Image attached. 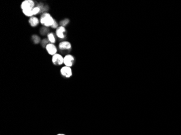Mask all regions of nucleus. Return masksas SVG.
Masks as SVG:
<instances>
[{
  "label": "nucleus",
  "instance_id": "obj_1",
  "mask_svg": "<svg viewBox=\"0 0 181 135\" xmlns=\"http://www.w3.org/2000/svg\"><path fill=\"white\" fill-rule=\"evenodd\" d=\"M54 19L51 15L47 12H44L41 15L40 19V22L44 25L45 27H51V26L53 24L54 22Z\"/></svg>",
  "mask_w": 181,
  "mask_h": 135
},
{
  "label": "nucleus",
  "instance_id": "obj_2",
  "mask_svg": "<svg viewBox=\"0 0 181 135\" xmlns=\"http://www.w3.org/2000/svg\"><path fill=\"white\" fill-rule=\"evenodd\" d=\"M35 7V2L33 0H24L22 2L20 8L22 10H31Z\"/></svg>",
  "mask_w": 181,
  "mask_h": 135
},
{
  "label": "nucleus",
  "instance_id": "obj_3",
  "mask_svg": "<svg viewBox=\"0 0 181 135\" xmlns=\"http://www.w3.org/2000/svg\"><path fill=\"white\" fill-rule=\"evenodd\" d=\"M52 62L54 66H60L64 64V57L60 54L57 53L52 57Z\"/></svg>",
  "mask_w": 181,
  "mask_h": 135
},
{
  "label": "nucleus",
  "instance_id": "obj_4",
  "mask_svg": "<svg viewBox=\"0 0 181 135\" xmlns=\"http://www.w3.org/2000/svg\"><path fill=\"white\" fill-rule=\"evenodd\" d=\"M75 58L71 54H67L64 57V64L65 66L71 68L73 67L74 63Z\"/></svg>",
  "mask_w": 181,
  "mask_h": 135
},
{
  "label": "nucleus",
  "instance_id": "obj_5",
  "mask_svg": "<svg viewBox=\"0 0 181 135\" xmlns=\"http://www.w3.org/2000/svg\"><path fill=\"white\" fill-rule=\"evenodd\" d=\"M60 72L61 75L66 78H69L73 75L72 69L69 67L64 66L60 69Z\"/></svg>",
  "mask_w": 181,
  "mask_h": 135
},
{
  "label": "nucleus",
  "instance_id": "obj_6",
  "mask_svg": "<svg viewBox=\"0 0 181 135\" xmlns=\"http://www.w3.org/2000/svg\"><path fill=\"white\" fill-rule=\"evenodd\" d=\"M45 49L47 53L51 56H53L54 55L57 54V51H58L56 46L54 44L51 43H49L46 46Z\"/></svg>",
  "mask_w": 181,
  "mask_h": 135
},
{
  "label": "nucleus",
  "instance_id": "obj_7",
  "mask_svg": "<svg viewBox=\"0 0 181 135\" xmlns=\"http://www.w3.org/2000/svg\"><path fill=\"white\" fill-rule=\"evenodd\" d=\"M59 48L61 50H69L72 48V44L67 41H63L59 43Z\"/></svg>",
  "mask_w": 181,
  "mask_h": 135
},
{
  "label": "nucleus",
  "instance_id": "obj_8",
  "mask_svg": "<svg viewBox=\"0 0 181 135\" xmlns=\"http://www.w3.org/2000/svg\"><path fill=\"white\" fill-rule=\"evenodd\" d=\"M66 32L65 27L59 26V27L55 30L56 36L60 39H64L65 37V33Z\"/></svg>",
  "mask_w": 181,
  "mask_h": 135
},
{
  "label": "nucleus",
  "instance_id": "obj_9",
  "mask_svg": "<svg viewBox=\"0 0 181 135\" xmlns=\"http://www.w3.org/2000/svg\"><path fill=\"white\" fill-rule=\"evenodd\" d=\"M28 22L32 27H36L40 23V20L36 16H32L29 18Z\"/></svg>",
  "mask_w": 181,
  "mask_h": 135
},
{
  "label": "nucleus",
  "instance_id": "obj_10",
  "mask_svg": "<svg viewBox=\"0 0 181 135\" xmlns=\"http://www.w3.org/2000/svg\"><path fill=\"white\" fill-rule=\"evenodd\" d=\"M47 39L51 43L54 44L56 42V39L55 37V35L53 33H49L47 34Z\"/></svg>",
  "mask_w": 181,
  "mask_h": 135
},
{
  "label": "nucleus",
  "instance_id": "obj_11",
  "mask_svg": "<svg viewBox=\"0 0 181 135\" xmlns=\"http://www.w3.org/2000/svg\"><path fill=\"white\" fill-rule=\"evenodd\" d=\"M32 40L35 44H39L41 41V38L37 35H33L32 36Z\"/></svg>",
  "mask_w": 181,
  "mask_h": 135
},
{
  "label": "nucleus",
  "instance_id": "obj_12",
  "mask_svg": "<svg viewBox=\"0 0 181 135\" xmlns=\"http://www.w3.org/2000/svg\"><path fill=\"white\" fill-rule=\"evenodd\" d=\"M69 23V20L68 19H65L60 21L59 24H60V26H62V27H65L66 25L68 24Z\"/></svg>",
  "mask_w": 181,
  "mask_h": 135
},
{
  "label": "nucleus",
  "instance_id": "obj_13",
  "mask_svg": "<svg viewBox=\"0 0 181 135\" xmlns=\"http://www.w3.org/2000/svg\"><path fill=\"white\" fill-rule=\"evenodd\" d=\"M22 11L23 14L27 17H29V18L31 17L34 16V14L32 10H22Z\"/></svg>",
  "mask_w": 181,
  "mask_h": 135
},
{
  "label": "nucleus",
  "instance_id": "obj_14",
  "mask_svg": "<svg viewBox=\"0 0 181 135\" xmlns=\"http://www.w3.org/2000/svg\"><path fill=\"white\" fill-rule=\"evenodd\" d=\"M33 12V14H34V16L35 15H36L38 14H39V13H40V8L38 6H35L33 9V10H32Z\"/></svg>",
  "mask_w": 181,
  "mask_h": 135
},
{
  "label": "nucleus",
  "instance_id": "obj_15",
  "mask_svg": "<svg viewBox=\"0 0 181 135\" xmlns=\"http://www.w3.org/2000/svg\"><path fill=\"white\" fill-rule=\"evenodd\" d=\"M48 31H49V30H48V28L47 27H42L41 30H40V33L42 35H46V34H48Z\"/></svg>",
  "mask_w": 181,
  "mask_h": 135
},
{
  "label": "nucleus",
  "instance_id": "obj_16",
  "mask_svg": "<svg viewBox=\"0 0 181 135\" xmlns=\"http://www.w3.org/2000/svg\"><path fill=\"white\" fill-rule=\"evenodd\" d=\"M41 42L42 46H43L44 48H46V46L49 43H48L49 42V41H48V40L47 38H44L42 40H41Z\"/></svg>",
  "mask_w": 181,
  "mask_h": 135
},
{
  "label": "nucleus",
  "instance_id": "obj_17",
  "mask_svg": "<svg viewBox=\"0 0 181 135\" xmlns=\"http://www.w3.org/2000/svg\"><path fill=\"white\" fill-rule=\"evenodd\" d=\"M59 27V24H58V22H57L56 20L55 19V20H54V23H53V25L51 26V28H52V29H56Z\"/></svg>",
  "mask_w": 181,
  "mask_h": 135
},
{
  "label": "nucleus",
  "instance_id": "obj_18",
  "mask_svg": "<svg viewBox=\"0 0 181 135\" xmlns=\"http://www.w3.org/2000/svg\"><path fill=\"white\" fill-rule=\"evenodd\" d=\"M57 135H65L64 134H57Z\"/></svg>",
  "mask_w": 181,
  "mask_h": 135
}]
</instances>
